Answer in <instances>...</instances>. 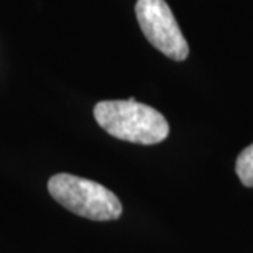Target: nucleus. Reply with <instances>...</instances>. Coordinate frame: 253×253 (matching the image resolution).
Masks as SVG:
<instances>
[{"label":"nucleus","instance_id":"f257e3e1","mask_svg":"<svg viewBox=\"0 0 253 253\" xmlns=\"http://www.w3.org/2000/svg\"><path fill=\"white\" fill-rule=\"evenodd\" d=\"M94 117L109 135L130 143L156 145L169 133V125L163 115L135 99L102 100L95 104Z\"/></svg>","mask_w":253,"mask_h":253},{"label":"nucleus","instance_id":"f03ea898","mask_svg":"<svg viewBox=\"0 0 253 253\" xmlns=\"http://www.w3.org/2000/svg\"><path fill=\"white\" fill-rule=\"evenodd\" d=\"M48 191L58 204L84 219L107 222L122 215V202L112 191L95 181L59 173L48 181Z\"/></svg>","mask_w":253,"mask_h":253},{"label":"nucleus","instance_id":"7ed1b4c3","mask_svg":"<svg viewBox=\"0 0 253 253\" xmlns=\"http://www.w3.org/2000/svg\"><path fill=\"white\" fill-rule=\"evenodd\" d=\"M135 13L145 38L158 51L174 61H184L188 58V42L165 0H138Z\"/></svg>","mask_w":253,"mask_h":253},{"label":"nucleus","instance_id":"20e7f679","mask_svg":"<svg viewBox=\"0 0 253 253\" xmlns=\"http://www.w3.org/2000/svg\"><path fill=\"white\" fill-rule=\"evenodd\" d=\"M235 173L247 188H253V143L242 151L235 163Z\"/></svg>","mask_w":253,"mask_h":253}]
</instances>
